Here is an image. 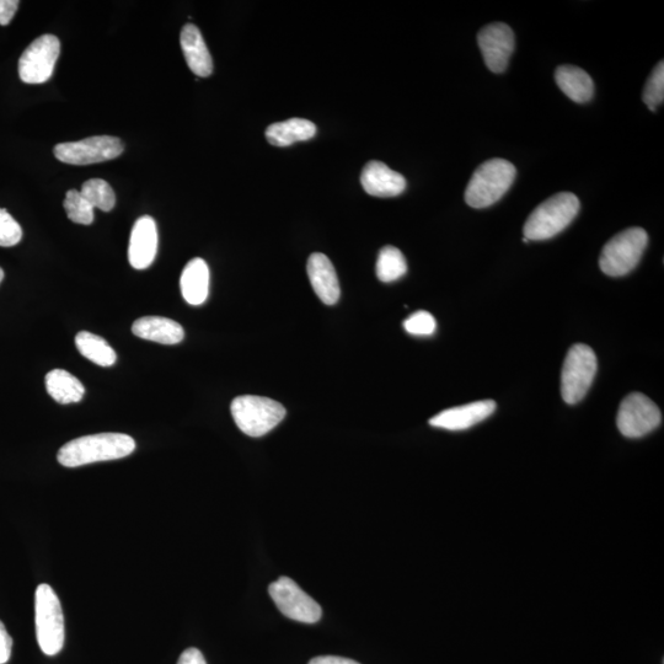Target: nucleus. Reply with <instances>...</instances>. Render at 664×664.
<instances>
[{
	"label": "nucleus",
	"instance_id": "1",
	"mask_svg": "<svg viewBox=\"0 0 664 664\" xmlns=\"http://www.w3.org/2000/svg\"><path fill=\"white\" fill-rule=\"evenodd\" d=\"M136 449V442L123 433H99L73 439L64 444L57 459L63 467L78 468L99 462L128 457Z\"/></svg>",
	"mask_w": 664,
	"mask_h": 664
},
{
	"label": "nucleus",
	"instance_id": "2",
	"mask_svg": "<svg viewBox=\"0 0 664 664\" xmlns=\"http://www.w3.org/2000/svg\"><path fill=\"white\" fill-rule=\"evenodd\" d=\"M581 203L571 192H560L540 203L524 224V238L539 242L554 238L570 226L580 212Z\"/></svg>",
	"mask_w": 664,
	"mask_h": 664
},
{
	"label": "nucleus",
	"instance_id": "3",
	"mask_svg": "<svg viewBox=\"0 0 664 664\" xmlns=\"http://www.w3.org/2000/svg\"><path fill=\"white\" fill-rule=\"evenodd\" d=\"M516 175V166L508 160H487L471 176L465 191V202L478 210L495 205L511 189Z\"/></svg>",
	"mask_w": 664,
	"mask_h": 664
},
{
	"label": "nucleus",
	"instance_id": "4",
	"mask_svg": "<svg viewBox=\"0 0 664 664\" xmlns=\"http://www.w3.org/2000/svg\"><path fill=\"white\" fill-rule=\"evenodd\" d=\"M35 626L37 642L47 656H56L64 645V617L60 598L46 583L36 588Z\"/></svg>",
	"mask_w": 664,
	"mask_h": 664
},
{
	"label": "nucleus",
	"instance_id": "5",
	"mask_svg": "<svg viewBox=\"0 0 664 664\" xmlns=\"http://www.w3.org/2000/svg\"><path fill=\"white\" fill-rule=\"evenodd\" d=\"M239 430L249 437L267 435L286 417V409L277 401L262 396H238L230 406Z\"/></svg>",
	"mask_w": 664,
	"mask_h": 664
},
{
	"label": "nucleus",
	"instance_id": "6",
	"mask_svg": "<svg viewBox=\"0 0 664 664\" xmlns=\"http://www.w3.org/2000/svg\"><path fill=\"white\" fill-rule=\"evenodd\" d=\"M649 244V235L642 228L623 230L604 245L599 267L610 277L628 275L635 269Z\"/></svg>",
	"mask_w": 664,
	"mask_h": 664
},
{
	"label": "nucleus",
	"instance_id": "7",
	"mask_svg": "<svg viewBox=\"0 0 664 664\" xmlns=\"http://www.w3.org/2000/svg\"><path fill=\"white\" fill-rule=\"evenodd\" d=\"M597 356L591 347L577 344L570 348L561 372V395L575 405L585 399L597 373Z\"/></svg>",
	"mask_w": 664,
	"mask_h": 664
},
{
	"label": "nucleus",
	"instance_id": "8",
	"mask_svg": "<svg viewBox=\"0 0 664 664\" xmlns=\"http://www.w3.org/2000/svg\"><path fill=\"white\" fill-rule=\"evenodd\" d=\"M661 423V410L644 394H630L620 404L617 425L624 437H645L655 431Z\"/></svg>",
	"mask_w": 664,
	"mask_h": 664
},
{
	"label": "nucleus",
	"instance_id": "9",
	"mask_svg": "<svg viewBox=\"0 0 664 664\" xmlns=\"http://www.w3.org/2000/svg\"><path fill=\"white\" fill-rule=\"evenodd\" d=\"M61 44L55 35H42L26 48L19 60V77L26 84H42L55 71Z\"/></svg>",
	"mask_w": 664,
	"mask_h": 664
},
{
	"label": "nucleus",
	"instance_id": "10",
	"mask_svg": "<svg viewBox=\"0 0 664 664\" xmlns=\"http://www.w3.org/2000/svg\"><path fill=\"white\" fill-rule=\"evenodd\" d=\"M272 601L287 618L304 624L318 623L323 614L320 605L288 577L278 578L269 587Z\"/></svg>",
	"mask_w": 664,
	"mask_h": 664
},
{
	"label": "nucleus",
	"instance_id": "11",
	"mask_svg": "<svg viewBox=\"0 0 664 664\" xmlns=\"http://www.w3.org/2000/svg\"><path fill=\"white\" fill-rule=\"evenodd\" d=\"M123 153L120 138L95 136L83 141L57 144L55 155L62 163L69 165H90L119 158Z\"/></svg>",
	"mask_w": 664,
	"mask_h": 664
},
{
	"label": "nucleus",
	"instance_id": "12",
	"mask_svg": "<svg viewBox=\"0 0 664 664\" xmlns=\"http://www.w3.org/2000/svg\"><path fill=\"white\" fill-rule=\"evenodd\" d=\"M478 44L487 68L496 74L505 72L516 45L510 26L503 23L486 25L479 31Z\"/></svg>",
	"mask_w": 664,
	"mask_h": 664
},
{
	"label": "nucleus",
	"instance_id": "13",
	"mask_svg": "<svg viewBox=\"0 0 664 664\" xmlns=\"http://www.w3.org/2000/svg\"><path fill=\"white\" fill-rule=\"evenodd\" d=\"M158 251V230L154 219L143 216L132 228L128 260L133 269L146 270L151 266Z\"/></svg>",
	"mask_w": 664,
	"mask_h": 664
},
{
	"label": "nucleus",
	"instance_id": "14",
	"mask_svg": "<svg viewBox=\"0 0 664 664\" xmlns=\"http://www.w3.org/2000/svg\"><path fill=\"white\" fill-rule=\"evenodd\" d=\"M494 400L476 401L458 408L447 409L432 417L430 425L447 431H464L478 425L494 414Z\"/></svg>",
	"mask_w": 664,
	"mask_h": 664
},
{
	"label": "nucleus",
	"instance_id": "15",
	"mask_svg": "<svg viewBox=\"0 0 664 664\" xmlns=\"http://www.w3.org/2000/svg\"><path fill=\"white\" fill-rule=\"evenodd\" d=\"M361 182L364 191L374 197H395L403 194L406 189L404 176L377 160H372L364 166Z\"/></svg>",
	"mask_w": 664,
	"mask_h": 664
},
{
	"label": "nucleus",
	"instance_id": "16",
	"mask_svg": "<svg viewBox=\"0 0 664 664\" xmlns=\"http://www.w3.org/2000/svg\"><path fill=\"white\" fill-rule=\"evenodd\" d=\"M307 272L314 292L321 302L326 305L339 302L341 296L339 277L328 256L320 253L310 255Z\"/></svg>",
	"mask_w": 664,
	"mask_h": 664
},
{
	"label": "nucleus",
	"instance_id": "17",
	"mask_svg": "<svg viewBox=\"0 0 664 664\" xmlns=\"http://www.w3.org/2000/svg\"><path fill=\"white\" fill-rule=\"evenodd\" d=\"M180 44L187 66L197 77H210L213 72V60L205 40L197 26L187 24L181 31Z\"/></svg>",
	"mask_w": 664,
	"mask_h": 664
},
{
	"label": "nucleus",
	"instance_id": "18",
	"mask_svg": "<svg viewBox=\"0 0 664 664\" xmlns=\"http://www.w3.org/2000/svg\"><path fill=\"white\" fill-rule=\"evenodd\" d=\"M133 334L139 339L163 345L180 344L185 337L184 328L176 321L163 317H144L135 321Z\"/></svg>",
	"mask_w": 664,
	"mask_h": 664
},
{
	"label": "nucleus",
	"instance_id": "19",
	"mask_svg": "<svg viewBox=\"0 0 664 664\" xmlns=\"http://www.w3.org/2000/svg\"><path fill=\"white\" fill-rule=\"evenodd\" d=\"M180 287L182 297L191 305H201L210 293V269L205 260L194 259L182 271Z\"/></svg>",
	"mask_w": 664,
	"mask_h": 664
},
{
	"label": "nucleus",
	"instance_id": "20",
	"mask_svg": "<svg viewBox=\"0 0 664 664\" xmlns=\"http://www.w3.org/2000/svg\"><path fill=\"white\" fill-rule=\"evenodd\" d=\"M555 80L562 93L577 104H586L594 95L593 79L585 69L575 66H560L556 69Z\"/></svg>",
	"mask_w": 664,
	"mask_h": 664
},
{
	"label": "nucleus",
	"instance_id": "21",
	"mask_svg": "<svg viewBox=\"0 0 664 664\" xmlns=\"http://www.w3.org/2000/svg\"><path fill=\"white\" fill-rule=\"evenodd\" d=\"M317 133L314 123L304 119H291L273 123L267 127L266 139L271 146L288 147L297 142L309 141Z\"/></svg>",
	"mask_w": 664,
	"mask_h": 664
},
{
	"label": "nucleus",
	"instance_id": "22",
	"mask_svg": "<svg viewBox=\"0 0 664 664\" xmlns=\"http://www.w3.org/2000/svg\"><path fill=\"white\" fill-rule=\"evenodd\" d=\"M46 388L51 398L63 405L79 403L85 394L80 380L64 369H53L47 374Z\"/></svg>",
	"mask_w": 664,
	"mask_h": 664
},
{
	"label": "nucleus",
	"instance_id": "23",
	"mask_svg": "<svg viewBox=\"0 0 664 664\" xmlns=\"http://www.w3.org/2000/svg\"><path fill=\"white\" fill-rule=\"evenodd\" d=\"M76 345L80 355L100 367H111L116 363V352L103 337L82 331L76 337Z\"/></svg>",
	"mask_w": 664,
	"mask_h": 664
},
{
	"label": "nucleus",
	"instance_id": "24",
	"mask_svg": "<svg viewBox=\"0 0 664 664\" xmlns=\"http://www.w3.org/2000/svg\"><path fill=\"white\" fill-rule=\"evenodd\" d=\"M377 276L380 281L389 283L400 280L408 271L405 256L395 246H385L377 260Z\"/></svg>",
	"mask_w": 664,
	"mask_h": 664
},
{
	"label": "nucleus",
	"instance_id": "25",
	"mask_svg": "<svg viewBox=\"0 0 664 664\" xmlns=\"http://www.w3.org/2000/svg\"><path fill=\"white\" fill-rule=\"evenodd\" d=\"M80 194L91 206L104 212L114 210L116 205L115 192L105 180L90 179L85 181Z\"/></svg>",
	"mask_w": 664,
	"mask_h": 664
},
{
	"label": "nucleus",
	"instance_id": "26",
	"mask_svg": "<svg viewBox=\"0 0 664 664\" xmlns=\"http://www.w3.org/2000/svg\"><path fill=\"white\" fill-rule=\"evenodd\" d=\"M64 210L72 222L90 226L94 222V207L77 190L67 192L63 202Z\"/></svg>",
	"mask_w": 664,
	"mask_h": 664
},
{
	"label": "nucleus",
	"instance_id": "27",
	"mask_svg": "<svg viewBox=\"0 0 664 664\" xmlns=\"http://www.w3.org/2000/svg\"><path fill=\"white\" fill-rule=\"evenodd\" d=\"M645 104L651 111H655L658 106L663 104L664 100V62L661 61L653 69L651 76L647 79L642 95Z\"/></svg>",
	"mask_w": 664,
	"mask_h": 664
},
{
	"label": "nucleus",
	"instance_id": "28",
	"mask_svg": "<svg viewBox=\"0 0 664 664\" xmlns=\"http://www.w3.org/2000/svg\"><path fill=\"white\" fill-rule=\"evenodd\" d=\"M404 328L414 336H431L435 334L437 323L432 314L420 310L404 321Z\"/></svg>",
	"mask_w": 664,
	"mask_h": 664
},
{
	"label": "nucleus",
	"instance_id": "29",
	"mask_svg": "<svg viewBox=\"0 0 664 664\" xmlns=\"http://www.w3.org/2000/svg\"><path fill=\"white\" fill-rule=\"evenodd\" d=\"M23 238V229L7 210L0 208V246L10 248L20 243Z\"/></svg>",
	"mask_w": 664,
	"mask_h": 664
},
{
	"label": "nucleus",
	"instance_id": "30",
	"mask_svg": "<svg viewBox=\"0 0 664 664\" xmlns=\"http://www.w3.org/2000/svg\"><path fill=\"white\" fill-rule=\"evenodd\" d=\"M13 639L0 621V664H7L12 657Z\"/></svg>",
	"mask_w": 664,
	"mask_h": 664
},
{
	"label": "nucleus",
	"instance_id": "31",
	"mask_svg": "<svg viewBox=\"0 0 664 664\" xmlns=\"http://www.w3.org/2000/svg\"><path fill=\"white\" fill-rule=\"evenodd\" d=\"M18 0H0V25L7 26L19 8Z\"/></svg>",
	"mask_w": 664,
	"mask_h": 664
},
{
	"label": "nucleus",
	"instance_id": "32",
	"mask_svg": "<svg viewBox=\"0 0 664 664\" xmlns=\"http://www.w3.org/2000/svg\"><path fill=\"white\" fill-rule=\"evenodd\" d=\"M178 664H207L200 650L187 649L179 658Z\"/></svg>",
	"mask_w": 664,
	"mask_h": 664
},
{
	"label": "nucleus",
	"instance_id": "33",
	"mask_svg": "<svg viewBox=\"0 0 664 664\" xmlns=\"http://www.w3.org/2000/svg\"><path fill=\"white\" fill-rule=\"evenodd\" d=\"M309 664H360V663L353 660H348V658L344 657L321 656L313 658V660L310 661Z\"/></svg>",
	"mask_w": 664,
	"mask_h": 664
},
{
	"label": "nucleus",
	"instance_id": "34",
	"mask_svg": "<svg viewBox=\"0 0 664 664\" xmlns=\"http://www.w3.org/2000/svg\"><path fill=\"white\" fill-rule=\"evenodd\" d=\"M4 276H5V275H4V271H3L2 267H0V283L3 282V280H4Z\"/></svg>",
	"mask_w": 664,
	"mask_h": 664
}]
</instances>
